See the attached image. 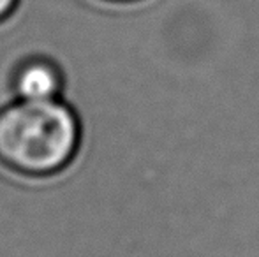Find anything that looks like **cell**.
<instances>
[{"label":"cell","instance_id":"cell-1","mask_svg":"<svg viewBox=\"0 0 259 257\" xmlns=\"http://www.w3.org/2000/svg\"><path fill=\"white\" fill-rule=\"evenodd\" d=\"M79 134L67 104L18 99L0 110V166L25 178L53 176L74 159Z\"/></svg>","mask_w":259,"mask_h":257},{"label":"cell","instance_id":"cell-2","mask_svg":"<svg viewBox=\"0 0 259 257\" xmlns=\"http://www.w3.org/2000/svg\"><path fill=\"white\" fill-rule=\"evenodd\" d=\"M11 88L18 99L52 100L60 95L64 78L52 60L32 57L16 65L11 78Z\"/></svg>","mask_w":259,"mask_h":257},{"label":"cell","instance_id":"cell-3","mask_svg":"<svg viewBox=\"0 0 259 257\" xmlns=\"http://www.w3.org/2000/svg\"><path fill=\"white\" fill-rule=\"evenodd\" d=\"M18 6V0H0V21H4L7 16H11Z\"/></svg>","mask_w":259,"mask_h":257},{"label":"cell","instance_id":"cell-4","mask_svg":"<svg viewBox=\"0 0 259 257\" xmlns=\"http://www.w3.org/2000/svg\"><path fill=\"white\" fill-rule=\"evenodd\" d=\"M109 2H133V0H109Z\"/></svg>","mask_w":259,"mask_h":257}]
</instances>
